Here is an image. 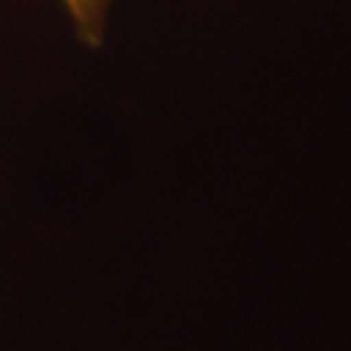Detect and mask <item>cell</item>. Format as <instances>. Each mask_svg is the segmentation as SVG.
Returning a JSON list of instances; mask_svg holds the SVG:
<instances>
[{
  "label": "cell",
  "mask_w": 351,
  "mask_h": 351,
  "mask_svg": "<svg viewBox=\"0 0 351 351\" xmlns=\"http://www.w3.org/2000/svg\"><path fill=\"white\" fill-rule=\"evenodd\" d=\"M58 3L68 16V21L73 24L78 39L97 47L107 32V16L112 8V0H58Z\"/></svg>",
  "instance_id": "obj_1"
}]
</instances>
